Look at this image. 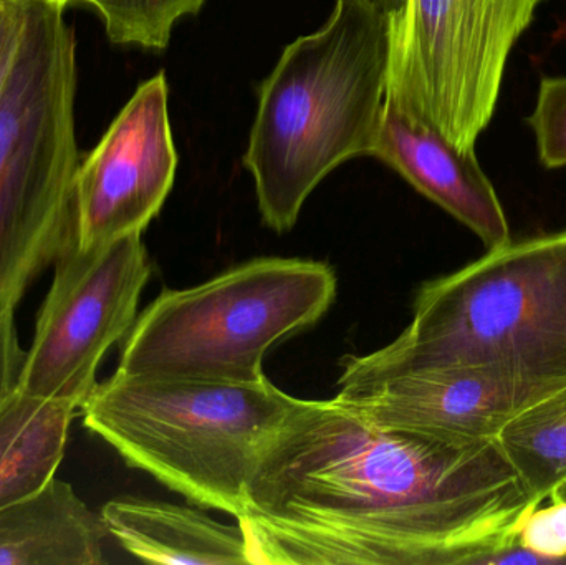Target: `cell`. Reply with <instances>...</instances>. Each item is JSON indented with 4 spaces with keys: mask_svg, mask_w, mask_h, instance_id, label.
<instances>
[{
    "mask_svg": "<svg viewBox=\"0 0 566 565\" xmlns=\"http://www.w3.org/2000/svg\"><path fill=\"white\" fill-rule=\"evenodd\" d=\"M532 500L497 438L379 423L300 400L238 524L252 565H469Z\"/></svg>",
    "mask_w": 566,
    "mask_h": 565,
    "instance_id": "6da1fadb",
    "label": "cell"
},
{
    "mask_svg": "<svg viewBox=\"0 0 566 565\" xmlns=\"http://www.w3.org/2000/svg\"><path fill=\"white\" fill-rule=\"evenodd\" d=\"M389 52L391 17L366 0H336L328 22L285 46L262 83L244 166L262 219L279 234L333 169L371 156Z\"/></svg>",
    "mask_w": 566,
    "mask_h": 565,
    "instance_id": "7a4b0ae2",
    "label": "cell"
},
{
    "mask_svg": "<svg viewBox=\"0 0 566 565\" xmlns=\"http://www.w3.org/2000/svg\"><path fill=\"white\" fill-rule=\"evenodd\" d=\"M451 365L566 385V229L489 251L416 295L398 338L343 360L339 387Z\"/></svg>",
    "mask_w": 566,
    "mask_h": 565,
    "instance_id": "3957f363",
    "label": "cell"
},
{
    "mask_svg": "<svg viewBox=\"0 0 566 565\" xmlns=\"http://www.w3.org/2000/svg\"><path fill=\"white\" fill-rule=\"evenodd\" d=\"M298 405L268 377L231 384L115 372L80 411L129 467L238 520L265 451Z\"/></svg>",
    "mask_w": 566,
    "mask_h": 565,
    "instance_id": "277c9868",
    "label": "cell"
},
{
    "mask_svg": "<svg viewBox=\"0 0 566 565\" xmlns=\"http://www.w3.org/2000/svg\"><path fill=\"white\" fill-rule=\"evenodd\" d=\"M65 6L36 0L0 98V305L75 239L76 43Z\"/></svg>",
    "mask_w": 566,
    "mask_h": 565,
    "instance_id": "5b68a950",
    "label": "cell"
},
{
    "mask_svg": "<svg viewBox=\"0 0 566 565\" xmlns=\"http://www.w3.org/2000/svg\"><path fill=\"white\" fill-rule=\"evenodd\" d=\"M336 297L325 262L264 258L205 284L163 291L125 337L116 374L251 384L272 347L312 327Z\"/></svg>",
    "mask_w": 566,
    "mask_h": 565,
    "instance_id": "8992f818",
    "label": "cell"
},
{
    "mask_svg": "<svg viewBox=\"0 0 566 565\" xmlns=\"http://www.w3.org/2000/svg\"><path fill=\"white\" fill-rule=\"evenodd\" d=\"M547 0H406L391 19L386 96L475 151L509 59Z\"/></svg>",
    "mask_w": 566,
    "mask_h": 565,
    "instance_id": "52a82bcc",
    "label": "cell"
},
{
    "mask_svg": "<svg viewBox=\"0 0 566 565\" xmlns=\"http://www.w3.org/2000/svg\"><path fill=\"white\" fill-rule=\"evenodd\" d=\"M149 278L142 234L90 249L73 239L56 259L17 388L82 408L103 358L132 331Z\"/></svg>",
    "mask_w": 566,
    "mask_h": 565,
    "instance_id": "ba28073f",
    "label": "cell"
},
{
    "mask_svg": "<svg viewBox=\"0 0 566 565\" xmlns=\"http://www.w3.org/2000/svg\"><path fill=\"white\" fill-rule=\"evenodd\" d=\"M168 82L156 73L138 86L75 178V241L82 249L142 234L175 186L178 151Z\"/></svg>",
    "mask_w": 566,
    "mask_h": 565,
    "instance_id": "9c48e42d",
    "label": "cell"
},
{
    "mask_svg": "<svg viewBox=\"0 0 566 565\" xmlns=\"http://www.w3.org/2000/svg\"><path fill=\"white\" fill-rule=\"evenodd\" d=\"M562 387L485 365H451L339 387L336 400L379 423L464 438H497L528 405Z\"/></svg>",
    "mask_w": 566,
    "mask_h": 565,
    "instance_id": "30bf717a",
    "label": "cell"
},
{
    "mask_svg": "<svg viewBox=\"0 0 566 565\" xmlns=\"http://www.w3.org/2000/svg\"><path fill=\"white\" fill-rule=\"evenodd\" d=\"M371 156L471 229L488 251L511 244L504 206L475 151L452 145L434 126L389 96Z\"/></svg>",
    "mask_w": 566,
    "mask_h": 565,
    "instance_id": "8fae6325",
    "label": "cell"
},
{
    "mask_svg": "<svg viewBox=\"0 0 566 565\" xmlns=\"http://www.w3.org/2000/svg\"><path fill=\"white\" fill-rule=\"evenodd\" d=\"M103 524L138 559L156 564H249L241 526L216 523L176 504L115 500L103 506Z\"/></svg>",
    "mask_w": 566,
    "mask_h": 565,
    "instance_id": "7c38bea8",
    "label": "cell"
},
{
    "mask_svg": "<svg viewBox=\"0 0 566 565\" xmlns=\"http://www.w3.org/2000/svg\"><path fill=\"white\" fill-rule=\"evenodd\" d=\"M72 484L53 478L39 493L0 508V565H99L106 536Z\"/></svg>",
    "mask_w": 566,
    "mask_h": 565,
    "instance_id": "4fadbf2b",
    "label": "cell"
},
{
    "mask_svg": "<svg viewBox=\"0 0 566 565\" xmlns=\"http://www.w3.org/2000/svg\"><path fill=\"white\" fill-rule=\"evenodd\" d=\"M78 410L19 388L0 404V508L39 493L55 478Z\"/></svg>",
    "mask_w": 566,
    "mask_h": 565,
    "instance_id": "5bb4252c",
    "label": "cell"
},
{
    "mask_svg": "<svg viewBox=\"0 0 566 565\" xmlns=\"http://www.w3.org/2000/svg\"><path fill=\"white\" fill-rule=\"evenodd\" d=\"M535 503L566 480V385L518 411L497 437Z\"/></svg>",
    "mask_w": 566,
    "mask_h": 565,
    "instance_id": "9a60e30c",
    "label": "cell"
},
{
    "mask_svg": "<svg viewBox=\"0 0 566 565\" xmlns=\"http://www.w3.org/2000/svg\"><path fill=\"white\" fill-rule=\"evenodd\" d=\"M206 0H88L113 43L165 50L176 22L196 15Z\"/></svg>",
    "mask_w": 566,
    "mask_h": 565,
    "instance_id": "2e32d148",
    "label": "cell"
},
{
    "mask_svg": "<svg viewBox=\"0 0 566 565\" xmlns=\"http://www.w3.org/2000/svg\"><path fill=\"white\" fill-rule=\"evenodd\" d=\"M537 155L547 169L566 168V75H545L527 118Z\"/></svg>",
    "mask_w": 566,
    "mask_h": 565,
    "instance_id": "e0dca14e",
    "label": "cell"
},
{
    "mask_svg": "<svg viewBox=\"0 0 566 565\" xmlns=\"http://www.w3.org/2000/svg\"><path fill=\"white\" fill-rule=\"evenodd\" d=\"M515 540L552 565H566V500L531 508L512 526Z\"/></svg>",
    "mask_w": 566,
    "mask_h": 565,
    "instance_id": "ac0fdd59",
    "label": "cell"
},
{
    "mask_svg": "<svg viewBox=\"0 0 566 565\" xmlns=\"http://www.w3.org/2000/svg\"><path fill=\"white\" fill-rule=\"evenodd\" d=\"M36 0H0V98L15 69Z\"/></svg>",
    "mask_w": 566,
    "mask_h": 565,
    "instance_id": "d6986e66",
    "label": "cell"
},
{
    "mask_svg": "<svg viewBox=\"0 0 566 565\" xmlns=\"http://www.w3.org/2000/svg\"><path fill=\"white\" fill-rule=\"evenodd\" d=\"M15 307L0 305V404L15 390L25 360L17 335Z\"/></svg>",
    "mask_w": 566,
    "mask_h": 565,
    "instance_id": "ffe728a7",
    "label": "cell"
},
{
    "mask_svg": "<svg viewBox=\"0 0 566 565\" xmlns=\"http://www.w3.org/2000/svg\"><path fill=\"white\" fill-rule=\"evenodd\" d=\"M388 17H396L405 9L406 0H366Z\"/></svg>",
    "mask_w": 566,
    "mask_h": 565,
    "instance_id": "44dd1931",
    "label": "cell"
},
{
    "mask_svg": "<svg viewBox=\"0 0 566 565\" xmlns=\"http://www.w3.org/2000/svg\"><path fill=\"white\" fill-rule=\"evenodd\" d=\"M551 498H557V500H566V480L562 481L557 488H555L554 493L551 494ZM548 498V500H551Z\"/></svg>",
    "mask_w": 566,
    "mask_h": 565,
    "instance_id": "7402d4cb",
    "label": "cell"
},
{
    "mask_svg": "<svg viewBox=\"0 0 566 565\" xmlns=\"http://www.w3.org/2000/svg\"><path fill=\"white\" fill-rule=\"evenodd\" d=\"M55 2L63 3V6H66V3L73 2V0H55ZM82 2H88V0H82Z\"/></svg>",
    "mask_w": 566,
    "mask_h": 565,
    "instance_id": "603a6c76",
    "label": "cell"
}]
</instances>
